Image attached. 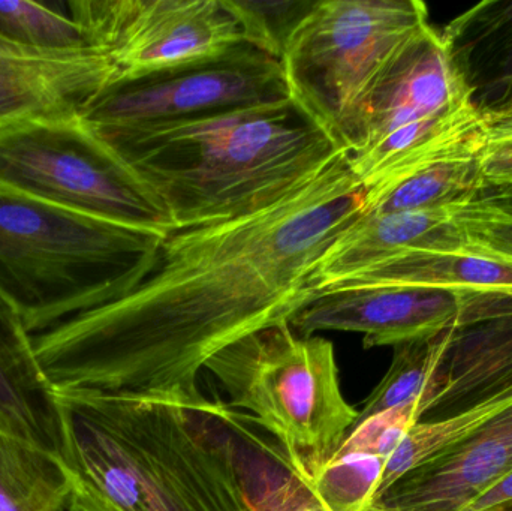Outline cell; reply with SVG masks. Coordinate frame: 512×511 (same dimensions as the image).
<instances>
[{
  "label": "cell",
  "mask_w": 512,
  "mask_h": 511,
  "mask_svg": "<svg viewBox=\"0 0 512 511\" xmlns=\"http://www.w3.org/2000/svg\"><path fill=\"white\" fill-rule=\"evenodd\" d=\"M366 212L346 153L258 212L165 236L149 275L125 296L32 336L53 392H92L206 410L207 363L313 299L330 246Z\"/></svg>",
  "instance_id": "6da1fadb"
},
{
  "label": "cell",
  "mask_w": 512,
  "mask_h": 511,
  "mask_svg": "<svg viewBox=\"0 0 512 511\" xmlns=\"http://www.w3.org/2000/svg\"><path fill=\"white\" fill-rule=\"evenodd\" d=\"M90 129L158 201L176 230L258 212L343 153L291 99L191 119Z\"/></svg>",
  "instance_id": "7a4b0ae2"
},
{
  "label": "cell",
  "mask_w": 512,
  "mask_h": 511,
  "mask_svg": "<svg viewBox=\"0 0 512 511\" xmlns=\"http://www.w3.org/2000/svg\"><path fill=\"white\" fill-rule=\"evenodd\" d=\"M60 455L119 511H249L215 414L173 402L53 392Z\"/></svg>",
  "instance_id": "3957f363"
},
{
  "label": "cell",
  "mask_w": 512,
  "mask_h": 511,
  "mask_svg": "<svg viewBox=\"0 0 512 511\" xmlns=\"http://www.w3.org/2000/svg\"><path fill=\"white\" fill-rule=\"evenodd\" d=\"M167 234L63 209L0 182V293L30 336L134 290Z\"/></svg>",
  "instance_id": "277c9868"
},
{
  "label": "cell",
  "mask_w": 512,
  "mask_h": 511,
  "mask_svg": "<svg viewBox=\"0 0 512 511\" xmlns=\"http://www.w3.org/2000/svg\"><path fill=\"white\" fill-rule=\"evenodd\" d=\"M489 132L474 90L429 26L364 99L346 156L367 198L436 162L477 156Z\"/></svg>",
  "instance_id": "5b68a950"
},
{
  "label": "cell",
  "mask_w": 512,
  "mask_h": 511,
  "mask_svg": "<svg viewBox=\"0 0 512 511\" xmlns=\"http://www.w3.org/2000/svg\"><path fill=\"white\" fill-rule=\"evenodd\" d=\"M228 398L279 444L312 482L339 452L358 419L340 387L334 347L301 336L289 321L249 333L206 366Z\"/></svg>",
  "instance_id": "8992f818"
},
{
  "label": "cell",
  "mask_w": 512,
  "mask_h": 511,
  "mask_svg": "<svg viewBox=\"0 0 512 511\" xmlns=\"http://www.w3.org/2000/svg\"><path fill=\"white\" fill-rule=\"evenodd\" d=\"M429 26L420 0H318L280 59L289 98L346 152L364 99Z\"/></svg>",
  "instance_id": "52a82bcc"
},
{
  "label": "cell",
  "mask_w": 512,
  "mask_h": 511,
  "mask_svg": "<svg viewBox=\"0 0 512 511\" xmlns=\"http://www.w3.org/2000/svg\"><path fill=\"white\" fill-rule=\"evenodd\" d=\"M0 182L123 227L159 234L176 230L168 213L80 113L0 125Z\"/></svg>",
  "instance_id": "ba28073f"
},
{
  "label": "cell",
  "mask_w": 512,
  "mask_h": 511,
  "mask_svg": "<svg viewBox=\"0 0 512 511\" xmlns=\"http://www.w3.org/2000/svg\"><path fill=\"white\" fill-rule=\"evenodd\" d=\"M69 17L113 62L117 81L137 80L221 56L245 44L225 0H72Z\"/></svg>",
  "instance_id": "9c48e42d"
},
{
  "label": "cell",
  "mask_w": 512,
  "mask_h": 511,
  "mask_svg": "<svg viewBox=\"0 0 512 511\" xmlns=\"http://www.w3.org/2000/svg\"><path fill=\"white\" fill-rule=\"evenodd\" d=\"M282 63L249 45L203 62L119 81L81 110L93 129L191 119L288 101Z\"/></svg>",
  "instance_id": "30bf717a"
},
{
  "label": "cell",
  "mask_w": 512,
  "mask_h": 511,
  "mask_svg": "<svg viewBox=\"0 0 512 511\" xmlns=\"http://www.w3.org/2000/svg\"><path fill=\"white\" fill-rule=\"evenodd\" d=\"M484 297L438 288L355 287L327 291L301 306L289 324L301 336L322 330L363 335V347H399L480 323Z\"/></svg>",
  "instance_id": "8fae6325"
},
{
  "label": "cell",
  "mask_w": 512,
  "mask_h": 511,
  "mask_svg": "<svg viewBox=\"0 0 512 511\" xmlns=\"http://www.w3.org/2000/svg\"><path fill=\"white\" fill-rule=\"evenodd\" d=\"M116 81L113 62L95 48L39 50L0 41V125L81 113Z\"/></svg>",
  "instance_id": "7c38bea8"
},
{
  "label": "cell",
  "mask_w": 512,
  "mask_h": 511,
  "mask_svg": "<svg viewBox=\"0 0 512 511\" xmlns=\"http://www.w3.org/2000/svg\"><path fill=\"white\" fill-rule=\"evenodd\" d=\"M512 471V407L447 455L403 476L376 501L393 511H466Z\"/></svg>",
  "instance_id": "4fadbf2b"
},
{
  "label": "cell",
  "mask_w": 512,
  "mask_h": 511,
  "mask_svg": "<svg viewBox=\"0 0 512 511\" xmlns=\"http://www.w3.org/2000/svg\"><path fill=\"white\" fill-rule=\"evenodd\" d=\"M462 237L453 222V210L418 212H364L330 246L319 260L312 279V296H319L340 282L415 249H453Z\"/></svg>",
  "instance_id": "5bb4252c"
},
{
  "label": "cell",
  "mask_w": 512,
  "mask_h": 511,
  "mask_svg": "<svg viewBox=\"0 0 512 511\" xmlns=\"http://www.w3.org/2000/svg\"><path fill=\"white\" fill-rule=\"evenodd\" d=\"M0 429L60 455L59 414L33 354L32 338L0 293ZM62 456V455H60Z\"/></svg>",
  "instance_id": "9a60e30c"
},
{
  "label": "cell",
  "mask_w": 512,
  "mask_h": 511,
  "mask_svg": "<svg viewBox=\"0 0 512 511\" xmlns=\"http://www.w3.org/2000/svg\"><path fill=\"white\" fill-rule=\"evenodd\" d=\"M355 287L438 288L468 296L512 299V261L469 251L463 242L453 249H415L328 291Z\"/></svg>",
  "instance_id": "2e32d148"
},
{
  "label": "cell",
  "mask_w": 512,
  "mask_h": 511,
  "mask_svg": "<svg viewBox=\"0 0 512 511\" xmlns=\"http://www.w3.org/2000/svg\"><path fill=\"white\" fill-rule=\"evenodd\" d=\"M216 417L242 480L249 511H328L286 459L273 438L265 437L248 414L216 401ZM364 511H393L375 501Z\"/></svg>",
  "instance_id": "e0dca14e"
},
{
  "label": "cell",
  "mask_w": 512,
  "mask_h": 511,
  "mask_svg": "<svg viewBox=\"0 0 512 511\" xmlns=\"http://www.w3.org/2000/svg\"><path fill=\"white\" fill-rule=\"evenodd\" d=\"M441 35L481 110L512 92V2L478 3Z\"/></svg>",
  "instance_id": "ac0fdd59"
},
{
  "label": "cell",
  "mask_w": 512,
  "mask_h": 511,
  "mask_svg": "<svg viewBox=\"0 0 512 511\" xmlns=\"http://www.w3.org/2000/svg\"><path fill=\"white\" fill-rule=\"evenodd\" d=\"M72 491L59 453L0 429V511H66Z\"/></svg>",
  "instance_id": "d6986e66"
},
{
  "label": "cell",
  "mask_w": 512,
  "mask_h": 511,
  "mask_svg": "<svg viewBox=\"0 0 512 511\" xmlns=\"http://www.w3.org/2000/svg\"><path fill=\"white\" fill-rule=\"evenodd\" d=\"M511 407L512 384L450 416L418 422L385 461L379 495L411 471L447 455Z\"/></svg>",
  "instance_id": "ffe728a7"
},
{
  "label": "cell",
  "mask_w": 512,
  "mask_h": 511,
  "mask_svg": "<svg viewBox=\"0 0 512 511\" xmlns=\"http://www.w3.org/2000/svg\"><path fill=\"white\" fill-rule=\"evenodd\" d=\"M445 330L433 338L394 347L393 362L381 383L358 411L357 423L391 408L418 405L421 422L426 420L442 386V366L450 350L454 332Z\"/></svg>",
  "instance_id": "44dd1931"
},
{
  "label": "cell",
  "mask_w": 512,
  "mask_h": 511,
  "mask_svg": "<svg viewBox=\"0 0 512 511\" xmlns=\"http://www.w3.org/2000/svg\"><path fill=\"white\" fill-rule=\"evenodd\" d=\"M486 194L477 156L451 158L409 174L396 185L366 198V212L376 215L451 209Z\"/></svg>",
  "instance_id": "7402d4cb"
},
{
  "label": "cell",
  "mask_w": 512,
  "mask_h": 511,
  "mask_svg": "<svg viewBox=\"0 0 512 511\" xmlns=\"http://www.w3.org/2000/svg\"><path fill=\"white\" fill-rule=\"evenodd\" d=\"M0 41L39 50L92 48L83 29L59 5L0 0Z\"/></svg>",
  "instance_id": "603a6c76"
},
{
  "label": "cell",
  "mask_w": 512,
  "mask_h": 511,
  "mask_svg": "<svg viewBox=\"0 0 512 511\" xmlns=\"http://www.w3.org/2000/svg\"><path fill=\"white\" fill-rule=\"evenodd\" d=\"M384 465L378 456H336L309 483L328 511H364L378 498Z\"/></svg>",
  "instance_id": "cb8c5ba5"
},
{
  "label": "cell",
  "mask_w": 512,
  "mask_h": 511,
  "mask_svg": "<svg viewBox=\"0 0 512 511\" xmlns=\"http://www.w3.org/2000/svg\"><path fill=\"white\" fill-rule=\"evenodd\" d=\"M243 30L245 44L282 59L289 38L318 0H225Z\"/></svg>",
  "instance_id": "d4e9b609"
},
{
  "label": "cell",
  "mask_w": 512,
  "mask_h": 511,
  "mask_svg": "<svg viewBox=\"0 0 512 511\" xmlns=\"http://www.w3.org/2000/svg\"><path fill=\"white\" fill-rule=\"evenodd\" d=\"M453 222L469 251L512 261V206L481 197L451 207Z\"/></svg>",
  "instance_id": "484cf974"
},
{
  "label": "cell",
  "mask_w": 512,
  "mask_h": 511,
  "mask_svg": "<svg viewBox=\"0 0 512 511\" xmlns=\"http://www.w3.org/2000/svg\"><path fill=\"white\" fill-rule=\"evenodd\" d=\"M418 405L391 408L355 423L336 456L370 455L387 461L412 426L421 422Z\"/></svg>",
  "instance_id": "4316f807"
},
{
  "label": "cell",
  "mask_w": 512,
  "mask_h": 511,
  "mask_svg": "<svg viewBox=\"0 0 512 511\" xmlns=\"http://www.w3.org/2000/svg\"><path fill=\"white\" fill-rule=\"evenodd\" d=\"M477 164L486 194L512 188V126L490 128L489 137L477 155Z\"/></svg>",
  "instance_id": "83f0119b"
},
{
  "label": "cell",
  "mask_w": 512,
  "mask_h": 511,
  "mask_svg": "<svg viewBox=\"0 0 512 511\" xmlns=\"http://www.w3.org/2000/svg\"><path fill=\"white\" fill-rule=\"evenodd\" d=\"M66 511H119L74 474V491Z\"/></svg>",
  "instance_id": "f1b7e54d"
},
{
  "label": "cell",
  "mask_w": 512,
  "mask_h": 511,
  "mask_svg": "<svg viewBox=\"0 0 512 511\" xmlns=\"http://www.w3.org/2000/svg\"><path fill=\"white\" fill-rule=\"evenodd\" d=\"M510 503H512V471L504 479L495 483L489 491L478 497L466 511H490Z\"/></svg>",
  "instance_id": "f546056e"
},
{
  "label": "cell",
  "mask_w": 512,
  "mask_h": 511,
  "mask_svg": "<svg viewBox=\"0 0 512 511\" xmlns=\"http://www.w3.org/2000/svg\"><path fill=\"white\" fill-rule=\"evenodd\" d=\"M484 113H486L487 120H489L490 128L512 126V92Z\"/></svg>",
  "instance_id": "4dcf8cb0"
},
{
  "label": "cell",
  "mask_w": 512,
  "mask_h": 511,
  "mask_svg": "<svg viewBox=\"0 0 512 511\" xmlns=\"http://www.w3.org/2000/svg\"><path fill=\"white\" fill-rule=\"evenodd\" d=\"M483 197L489 198V200L499 201V203L511 204L512 206V188L490 191L484 194Z\"/></svg>",
  "instance_id": "1f68e13d"
},
{
  "label": "cell",
  "mask_w": 512,
  "mask_h": 511,
  "mask_svg": "<svg viewBox=\"0 0 512 511\" xmlns=\"http://www.w3.org/2000/svg\"><path fill=\"white\" fill-rule=\"evenodd\" d=\"M490 511H512V503L505 504V506L496 507V509Z\"/></svg>",
  "instance_id": "d6a6232c"
}]
</instances>
